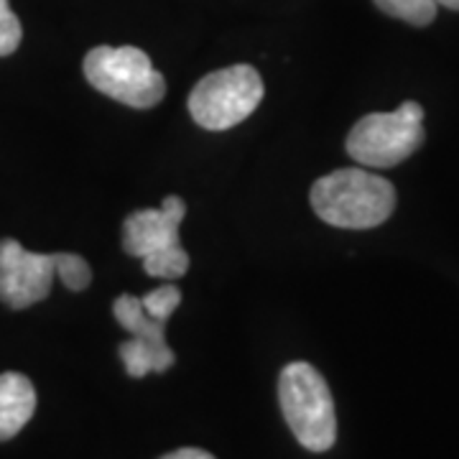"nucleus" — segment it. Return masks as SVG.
<instances>
[{"label": "nucleus", "mask_w": 459, "mask_h": 459, "mask_svg": "<svg viewBox=\"0 0 459 459\" xmlns=\"http://www.w3.org/2000/svg\"><path fill=\"white\" fill-rule=\"evenodd\" d=\"M36 411V391L21 373H0V442L13 439L31 421Z\"/></svg>", "instance_id": "1a4fd4ad"}, {"label": "nucleus", "mask_w": 459, "mask_h": 459, "mask_svg": "<svg viewBox=\"0 0 459 459\" xmlns=\"http://www.w3.org/2000/svg\"><path fill=\"white\" fill-rule=\"evenodd\" d=\"M82 69L98 92L135 110L156 108L166 95L164 74L135 47H95L84 56Z\"/></svg>", "instance_id": "20e7f679"}, {"label": "nucleus", "mask_w": 459, "mask_h": 459, "mask_svg": "<svg viewBox=\"0 0 459 459\" xmlns=\"http://www.w3.org/2000/svg\"><path fill=\"white\" fill-rule=\"evenodd\" d=\"M376 5L383 13L401 18L411 26H429L437 18L434 0H376Z\"/></svg>", "instance_id": "9d476101"}, {"label": "nucleus", "mask_w": 459, "mask_h": 459, "mask_svg": "<svg viewBox=\"0 0 459 459\" xmlns=\"http://www.w3.org/2000/svg\"><path fill=\"white\" fill-rule=\"evenodd\" d=\"M263 100V80L250 65L217 69L199 80L189 95V113L207 131H228L255 113Z\"/></svg>", "instance_id": "423d86ee"}, {"label": "nucleus", "mask_w": 459, "mask_h": 459, "mask_svg": "<svg viewBox=\"0 0 459 459\" xmlns=\"http://www.w3.org/2000/svg\"><path fill=\"white\" fill-rule=\"evenodd\" d=\"M54 253H31L18 240H0V301L11 309H26L51 294Z\"/></svg>", "instance_id": "6e6552de"}, {"label": "nucleus", "mask_w": 459, "mask_h": 459, "mask_svg": "<svg viewBox=\"0 0 459 459\" xmlns=\"http://www.w3.org/2000/svg\"><path fill=\"white\" fill-rule=\"evenodd\" d=\"M54 271L69 291H84L92 281V268L77 253H54Z\"/></svg>", "instance_id": "9b49d317"}, {"label": "nucleus", "mask_w": 459, "mask_h": 459, "mask_svg": "<svg viewBox=\"0 0 459 459\" xmlns=\"http://www.w3.org/2000/svg\"><path fill=\"white\" fill-rule=\"evenodd\" d=\"M115 319L131 334L128 342L117 347L126 373L131 377H143L148 373H166L174 365V352L166 344L164 316L148 314L138 296H120L113 307Z\"/></svg>", "instance_id": "0eeeda50"}, {"label": "nucleus", "mask_w": 459, "mask_h": 459, "mask_svg": "<svg viewBox=\"0 0 459 459\" xmlns=\"http://www.w3.org/2000/svg\"><path fill=\"white\" fill-rule=\"evenodd\" d=\"M186 204L179 197H166L159 210H138L123 225V247L143 261V271L153 279L174 281L189 271V255L181 247L179 225Z\"/></svg>", "instance_id": "7ed1b4c3"}, {"label": "nucleus", "mask_w": 459, "mask_h": 459, "mask_svg": "<svg viewBox=\"0 0 459 459\" xmlns=\"http://www.w3.org/2000/svg\"><path fill=\"white\" fill-rule=\"evenodd\" d=\"M279 403L289 429L309 452H327L337 439V416L327 380L309 362L281 370Z\"/></svg>", "instance_id": "f03ea898"}, {"label": "nucleus", "mask_w": 459, "mask_h": 459, "mask_svg": "<svg viewBox=\"0 0 459 459\" xmlns=\"http://www.w3.org/2000/svg\"><path fill=\"white\" fill-rule=\"evenodd\" d=\"M161 459H214L210 452H202V449H177V452H169Z\"/></svg>", "instance_id": "4468645a"}, {"label": "nucleus", "mask_w": 459, "mask_h": 459, "mask_svg": "<svg viewBox=\"0 0 459 459\" xmlns=\"http://www.w3.org/2000/svg\"><path fill=\"white\" fill-rule=\"evenodd\" d=\"M437 5H444V8H449V11H459V0H434Z\"/></svg>", "instance_id": "2eb2a0df"}, {"label": "nucleus", "mask_w": 459, "mask_h": 459, "mask_svg": "<svg viewBox=\"0 0 459 459\" xmlns=\"http://www.w3.org/2000/svg\"><path fill=\"white\" fill-rule=\"evenodd\" d=\"M143 309L148 314H156V316H164V319H171V314L177 312V307L181 304V291L174 286V283H164L153 291H148L143 299H141Z\"/></svg>", "instance_id": "f8f14e48"}, {"label": "nucleus", "mask_w": 459, "mask_h": 459, "mask_svg": "<svg viewBox=\"0 0 459 459\" xmlns=\"http://www.w3.org/2000/svg\"><path fill=\"white\" fill-rule=\"evenodd\" d=\"M21 36H23V29L16 13L11 11V3L0 0V56L13 54L21 44Z\"/></svg>", "instance_id": "ddd939ff"}, {"label": "nucleus", "mask_w": 459, "mask_h": 459, "mask_svg": "<svg viewBox=\"0 0 459 459\" xmlns=\"http://www.w3.org/2000/svg\"><path fill=\"white\" fill-rule=\"evenodd\" d=\"M309 199L327 225L370 230L394 214L395 189L391 181L365 169H337L314 184Z\"/></svg>", "instance_id": "f257e3e1"}, {"label": "nucleus", "mask_w": 459, "mask_h": 459, "mask_svg": "<svg viewBox=\"0 0 459 459\" xmlns=\"http://www.w3.org/2000/svg\"><path fill=\"white\" fill-rule=\"evenodd\" d=\"M424 108L403 102L394 113L365 115L347 135V153L362 166L388 169L413 156L424 143Z\"/></svg>", "instance_id": "39448f33"}]
</instances>
